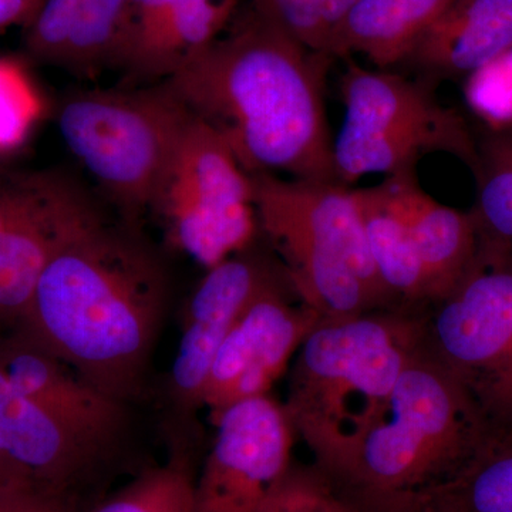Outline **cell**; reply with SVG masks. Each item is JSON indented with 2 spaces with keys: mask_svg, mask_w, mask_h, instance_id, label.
<instances>
[{
  "mask_svg": "<svg viewBox=\"0 0 512 512\" xmlns=\"http://www.w3.org/2000/svg\"><path fill=\"white\" fill-rule=\"evenodd\" d=\"M167 301L164 266L138 225L110 220L96 202L50 256L22 335L128 404L143 390Z\"/></svg>",
  "mask_w": 512,
  "mask_h": 512,
  "instance_id": "1",
  "label": "cell"
},
{
  "mask_svg": "<svg viewBox=\"0 0 512 512\" xmlns=\"http://www.w3.org/2000/svg\"><path fill=\"white\" fill-rule=\"evenodd\" d=\"M330 59L252 10L163 84L245 173L338 183L323 100Z\"/></svg>",
  "mask_w": 512,
  "mask_h": 512,
  "instance_id": "2",
  "label": "cell"
},
{
  "mask_svg": "<svg viewBox=\"0 0 512 512\" xmlns=\"http://www.w3.org/2000/svg\"><path fill=\"white\" fill-rule=\"evenodd\" d=\"M420 338L386 409L333 480L355 503L406 512L503 433Z\"/></svg>",
  "mask_w": 512,
  "mask_h": 512,
  "instance_id": "3",
  "label": "cell"
},
{
  "mask_svg": "<svg viewBox=\"0 0 512 512\" xmlns=\"http://www.w3.org/2000/svg\"><path fill=\"white\" fill-rule=\"evenodd\" d=\"M420 338L419 322L367 312L320 320L303 340L284 409L329 477L382 417Z\"/></svg>",
  "mask_w": 512,
  "mask_h": 512,
  "instance_id": "4",
  "label": "cell"
},
{
  "mask_svg": "<svg viewBox=\"0 0 512 512\" xmlns=\"http://www.w3.org/2000/svg\"><path fill=\"white\" fill-rule=\"evenodd\" d=\"M251 180L259 228L320 319L362 315L393 301L370 254L355 190L268 174Z\"/></svg>",
  "mask_w": 512,
  "mask_h": 512,
  "instance_id": "5",
  "label": "cell"
},
{
  "mask_svg": "<svg viewBox=\"0 0 512 512\" xmlns=\"http://www.w3.org/2000/svg\"><path fill=\"white\" fill-rule=\"evenodd\" d=\"M190 117L163 83L79 90L56 111L66 147L120 217L136 225L151 211Z\"/></svg>",
  "mask_w": 512,
  "mask_h": 512,
  "instance_id": "6",
  "label": "cell"
},
{
  "mask_svg": "<svg viewBox=\"0 0 512 512\" xmlns=\"http://www.w3.org/2000/svg\"><path fill=\"white\" fill-rule=\"evenodd\" d=\"M340 93L346 117L333 141L338 183L349 187L365 175L413 173L429 153L451 154L470 168L476 163L477 141L466 120L430 87L349 60Z\"/></svg>",
  "mask_w": 512,
  "mask_h": 512,
  "instance_id": "7",
  "label": "cell"
},
{
  "mask_svg": "<svg viewBox=\"0 0 512 512\" xmlns=\"http://www.w3.org/2000/svg\"><path fill=\"white\" fill-rule=\"evenodd\" d=\"M150 214L163 225L167 241L205 269L247 251L259 228L251 175L224 141L192 116Z\"/></svg>",
  "mask_w": 512,
  "mask_h": 512,
  "instance_id": "8",
  "label": "cell"
},
{
  "mask_svg": "<svg viewBox=\"0 0 512 512\" xmlns=\"http://www.w3.org/2000/svg\"><path fill=\"white\" fill-rule=\"evenodd\" d=\"M490 254V252H488ZM493 255V254H491ZM476 266L430 320L421 342L498 429L512 430V265Z\"/></svg>",
  "mask_w": 512,
  "mask_h": 512,
  "instance_id": "9",
  "label": "cell"
},
{
  "mask_svg": "<svg viewBox=\"0 0 512 512\" xmlns=\"http://www.w3.org/2000/svg\"><path fill=\"white\" fill-rule=\"evenodd\" d=\"M215 437L194 483V512H261L292 464L295 431L284 404L266 396L212 416Z\"/></svg>",
  "mask_w": 512,
  "mask_h": 512,
  "instance_id": "10",
  "label": "cell"
},
{
  "mask_svg": "<svg viewBox=\"0 0 512 512\" xmlns=\"http://www.w3.org/2000/svg\"><path fill=\"white\" fill-rule=\"evenodd\" d=\"M308 306L295 308L276 282L256 295L222 342L202 390L211 417L232 404L266 396L320 322Z\"/></svg>",
  "mask_w": 512,
  "mask_h": 512,
  "instance_id": "11",
  "label": "cell"
},
{
  "mask_svg": "<svg viewBox=\"0 0 512 512\" xmlns=\"http://www.w3.org/2000/svg\"><path fill=\"white\" fill-rule=\"evenodd\" d=\"M111 451L33 402L0 367V456L37 491L76 511L70 494L99 471Z\"/></svg>",
  "mask_w": 512,
  "mask_h": 512,
  "instance_id": "12",
  "label": "cell"
},
{
  "mask_svg": "<svg viewBox=\"0 0 512 512\" xmlns=\"http://www.w3.org/2000/svg\"><path fill=\"white\" fill-rule=\"evenodd\" d=\"M271 282L268 269L248 249L207 269L188 301L171 367L170 392L181 409L201 407L218 349L249 303Z\"/></svg>",
  "mask_w": 512,
  "mask_h": 512,
  "instance_id": "13",
  "label": "cell"
},
{
  "mask_svg": "<svg viewBox=\"0 0 512 512\" xmlns=\"http://www.w3.org/2000/svg\"><path fill=\"white\" fill-rule=\"evenodd\" d=\"M94 202L72 178L43 173L29 207L0 232V318L22 320L50 256Z\"/></svg>",
  "mask_w": 512,
  "mask_h": 512,
  "instance_id": "14",
  "label": "cell"
},
{
  "mask_svg": "<svg viewBox=\"0 0 512 512\" xmlns=\"http://www.w3.org/2000/svg\"><path fill=\"white\" fill-rule=\"evenodd\" d=\"M0 367L20 392L87 439L113 450L124 433L128 404L93 386L26 336L0 345Z\"/></svg>",
  "mask_w": 512,
  "mask_h": 512,
  "instance_id": "15",
  "label": "cell"
},
{
  "mask_svg": "<svg viewBox=\"0 0 512 512\" xmlns=\"http://www.w3.org/2000/svg\"><path fill=\"white\" fill-rule=\"evenodd\" d=\"M238 0H181L128 33L113 69L127 87L163 83L229 28Z\"/></svg>",
  "mask_w": 512,
  "mask_h": 512,
  "instance_id": "16",
  "label": "cell"
},
{
  "mask_svg": "<svg viewBox=\"0 0 512 512\" xmlns=\"http://www.w3.org/2000/svg\"><path fill=\"white\" fill-rule=\"evenodd\" d=\"M429 276L433 301L450 295L473 271L480 256V229L473 212L458 211L421 190L413 173L383 183Z\"/></svg>",
  "mask_w": 512,
  "mask_h": 512,
  "instance_id": "17",
  "label": "cell"
},
{
  "mask_svg": "<svg viewBox=\"0 0 512 512\" xmlns=\"http://www.w3.org/2000/svg\"><path fill=\"white\" fill-rule=\"evenodd\" d=\"M511 47L512 0H454L406 63L431 80L466 79Z\"/></svg>",
  "mask_w": 512,
  "mask_h": 512,
  "instance_id": "18",
  "label": "cell"
},
{
  "mask_svg": "<svg viewBox=\"0 0 512 512\" xmlns=\"http://www.w3.org/2000/svg\"><path fill=\"white\" fill-rule=\"evenodd\" d=\"M454 0H356L330 46V57L365 56L377 69L406 63Z\"/></svg>",
  "mask_w": 512,
  "mask_h": 512,
  "instance_id": "19",
  "label": "cell"
},
{
  "mask_svg": "<svg viewBox=\"0 0 512 512\" xmlns=\"http://www.w3.org/2000/svg\"><path fill=\"white\" fill-rule=\"evenodd\" d=\"M370 254L393 299H430L431 286L419 252L383 184L355 190Z\"/></svg>",
  "mask_w": 512,
  "mask_h": 512,
  "instance_id": "20",
  "label": "cell"
},
{
  "mask_svg": "<svg viewBox=\"0 0 512 512\" xmlns=\"http://www.w3.org/2000/svg\"><path fill=\"white\" fill-rule=\"evenodd\" d=\"M512 431H504L463 470L417 497L406 512H512Z\"/></svg>",
  "mask_w": 512,
  "mask_h": 512,
  "instance_id": "21",
  "label": "cell"
},
{
  "mask_svg": "<svg viewBox=\"0 0 512 512\" xmlns=\"http://www.w3.org/2000/svg\"><path fill=\"white\" fill-rule=\"evenodd\" d=\"M477 181L473 211L481 238H493L491 251L512 245V128L488 130L477 141V160L471 168Z\"/></svg>",
  "mask_w": 512,
  "mask_h": 512,
  "instance_id": "22",
  "label": "cell"
},
{
  "mask_svg": "<svg viewBox=\"0 0 512 512\" xmlns=\"http://www.w3.org/2000/svg\"><path fill=\"white\" fill-rule=\"evenodd\" d=\"M128 8L130 0H79L62 69L80 77H94L113 69Z\"/></svg>",
  "mask_w": 512,
  "mask_h": 512,
  "instance_id": "23",
  "label": "cell"
},
{
  "mask_svg": "<svg viewBox=\"0 0 512 512\" xmlns=\"http://www.w3.org/2000/svg\"><path fill=\"white\" fill-rule=\"evenodd\" d=\"M356 0H252V10L313 53L329 56L333 37Z\"/></svg>",
  "mask_w": 512,
  "mask_h": 512,
  "instance_id": "24",
  "label": "cell"
},
{
  "mask_svg": "<svg viewBox=\"0 0 512 512\" xmlns=\"http://www.w3.org/2000/svg\"><path fill=\"white\" fill-rule=\"evenodd\" d=\"M194 483L183 458L151 468L107 500L73 512H194Z\"/></svg>",
  "mask_w": 512,
  "mask_h": 512,
  "instance_id": "25",
  "label": "cell"
},
{
  "mask_svg": "<svg viewBox=\"0 0 512 512\" xmlns=\"http://www.w3.org/2000/svg\"><path fill=\"white\" fill-rule=\"evenodd\" d=\"M261 512H362L322 468L291 464Z\"/></svg>",
  "mask_w": 512,
  "mask_h": 512,
  "instance_id": "26",
  "label": "cell"
},
{
  "mask_svg": "<svg viewBox=\"0 0 512 512\" xmlns=\"http://www.w3.org/2000/svg\"><path fill=\"white\" fill-rule=\"evenodd\" d=\"M471 111L488 130L512 128V47L464 79Z\"/></svg>",
  "mask_w": 512,
  "mask_h": 512,
  "instance_id": "27",
  "label": "cell"
},
{
  "mask_svg": "<svg viewBox=\"0 0 512 512\" xmlns=\"http://www.w3.org/2000/svg\"><path fill=\"white\" fill-rule=\"evenodd\" d=\"M25 70L0 57V156L25 143L40 113V103Z\"/></svg>",
  "mask_w": 512,
  "mask_h": 512,
  "instance_id": "28",
  "label": "cell"
},
{
  "mask_svg": "<svg viewBox=\"0 0 512 512\" xmlns=\"http://www.w3.org/2000/svg\"><path fill=\"white\" fill-rule=\"evenodd\" d=\"M79 0H43L26 26L25 46L36 62L62 67L76 23Z\"/></svg>",
  "mask_w": 512,
  "mask_h": 512,
  "instance_id": "29",
  "label": "cell"
},
{
  "mask_svg": "<svg viewBox=\"0 0 512 512\" xmlns=\"http://www.w3.org/2000/svg\"><path fill=\"white\" fill-rule=\"evenodd\" d=\"M43 173H12L0 170V232L18 220L33 201Z\"/></svg>",
  "mask_w": 512,
  "mask_h": 512,
  "instance_id": "30",
  "label": "cell"
},
{
  "mask_svg": "<svg viewBox=\"0 0 512 512\" xmlns=\"http://www.w3.org/2000/svg\"><path fill=\"white\" fill-rule=\"evenodd\" d=\"M0 512H73L67 505L39 491L0 495Z\"/></svg>",
  "mask_w": 512,
  "mask_h": 512,
  "instance_id": "31",
  "label": "cell"
},
{
  "mask_svg": "<svg viewBox=\"0 0 512 512\" xmlns=\"http://www.w3.org/2000/svg\"><path fill=\"white\" fill-rule=\"evenodd\" d=\"M39 8V0H0V33L13 26L26 28Z\"/></svg>",
  "mask_w": 512,
  "mask_h": 512,
  "instance_id": "32",
  "label": "cell"
},
{
  "mask_svg": "<svg viewBox=\"0 0 512 512\" xmlns=\"http://www.w3.org/2000/svg\"><path fill=\"white\" fill-rule=\"evenodd\" d=\"M19 491L37 490L12 464L0 456V495L19 493Z\"/></svg>",
  "mask_w": 512,
  "mask_h": 512,
  "instance_id": "33",
  "label": "cell"
},
{
  "mask_svg": "<svg viewBox=\"0 0 512 512\" xmlns=\"http://www.w3.org/2000/svg\"><path fill=\"white\" fill-rule=\"evenodd\" d=\"M39 2H40V5H42V3H43V0H39Z\"/></svg>",
  "mask_w": 512,
  "mask_h": 512,
  "instance_id": "34",
  "label": "cell"
}]
</instances>
